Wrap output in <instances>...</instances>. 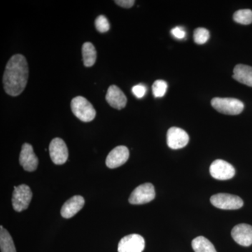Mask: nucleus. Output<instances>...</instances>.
Masks as SVG:
<instances>
[{
    "label": "nucleus",
    "mask_w": 252,
    "mask_h": 252,
    "mask_svg": "<svg viewBox=\"0 0 252 252\" xmlns=\"http://www.w3.org/2000/svg\"><path fill=\"white\" fill-rule=\"evenodd\" d=\"M189 136L183 129L177 127H172L167 133V143L172 149L184 148L188 144Z\"/></svg>",
    "instance_id": "10"
},
{
    "label": "nucleus",
    "mask_w": 252,
    "mask_h": 252,
    "mask_svg": "<svg viewBox=\"0 0 252 252\" xmlns=\"http://www.w3.org/2000/svg\"><path fill=\"white\" fill-rule=\"evenodd\" d=\"M235 22L242 25H250L252 23V11L250 9H240L233 15Z\"/></svg>",
    "instance_id": "20"
},
{
    "label": "nucleus",
    "mask_w": 252,
    "mask_h": 252,
    "mask_svg": "<svg viewBox=\"0 0 252 252\" xmlns=\"http://www.w3.org/2000/svg\"><path fill=\"white\" fill-rule=\"evenodd\" d=\"M19 162L23 169L28 172L34 171L37 168L39 160L31 144L25 143L22 146L20 154Z\"/></svg>",
    "instance_id": "11"
},
{
    "label": "nucleus",
    "mask_w": 252,
    "mask_h": 252,
    "mask_svg": "<svg viewBox=\"0 0 252 252\" xmlns=\"http://www.w3.org/2000/svg\"><path fill=\"white\" fill-rule=\"evenodd\" d=\"M32 193L28 186L21 185L14 187L12 196L13 208L15 211L21 212L28 209L31 203Z\"/></svg>",
    "instance_id": "5"
},
{
    "label": "nucleus",
    "mask_w": 252,
    "mask_h": 252,
    "mask_svg": "<svg viewBox=\"0 0 252 252\" xmlns=\"http://www.w3.org/2000/svg\"><path fill=\"white\" fill-rule=\"evenodd\" d=\"M167 84L166 81L157 80L152 86V91L155 97H162L166 94Z\"/></svg>",
    "instance_id": "22"
},
{
    "label": "nucleus",
    "mask_w": 252,
    "mask_h": 252,
    "mask_svg": "<svg viewBox=\"0 0 252 252\" xmlns=\"http://www.w3.org/2000/svg\"><path fill=\"white\" fill-rule=\"evenodd\" d=\"M156 196L155 189L151 183L139 186L132 192L129 203L132 205H142L152 201Z\"/></svg>",
    "instance_id": "6"
},
{
    "label": "nucleus",
    "mask_w": 252,
    "mask_h": 252,
    "mask_svg": "<svg viewBox=\"0 0 252 252\" xmlns=\"http://www.w3.org/2000/svg\"><path fill=\"white\" fill-rule=\"evenodd\" d=\"M192 248L195 252H217L213 244L203 236L197 237L192 241Z\"/></svg>",
    "instance_id": "18"
},
{
    "label": "nucleus",
    "mask_w": 252,
    "mask_h": 252,
    "mask_svg": "<svg viewBox=\"0 0 252 252\" xmlns=\"http://www.w3.org/2000/svg\"><path fill=\"white\" fill-rule=\"evenodd\" d=\"M233 79L241 84L252 87V67L239 64L233 69Z\"/></svg>",
    "instance_id": "16"
},
{
    "label": "nucleus",
    "mask_w": 252,
    "mask_h": 252,
    "mask_svg": "<svg viewBox=\"0 0 252 252\" xmlns=\"http://www.w3.org/2000/svg\"><path fill=\"white\" fill-rule=\"evenodd\" d=\"M85 204V200L81 195H75L69 199L61 209V214L63 218L70 219L80 211Z\"/></svg>",
    "instance_id": "15"
},
{
    "label": "nucleus",
    "mask_w": 252,
    "mask_h": 252,
    "mask_svg": "<svg viewBox=\"0 0 252 252\" xmlns=\"http://www.w3.org/2000/svg\"><path fill=\"white\" fill-rule=\"evenodd\" d=\"M129 150L125 146H119L112 149L106 159V165L114 169L122 166L129 158Z\"/></svg>",
    "instance_id": "12"
},
{
    "label": "nucleus",
    "mask_w": 252,
    "mask_h": 252,
    "mask_svg": "<svg viewBox=\"0 0 252 252\" xmlns=\"http://www.w3.org/2000/svg\"><path fill=\"white\" fill-rule=\"evenodd\" d=\"M145 248L143 237L138 234H131L124 237L118 245L119 252H142Z\"/></svg>",
    "instance_id": "8"
},
{
    "label": "nucleus",
    "mask_w": 252,
    "mask_h": 252,
    "mask_svg": "<svg viewBox=\"0 0 252 252\" xmlns=\"http://www.w3.org/2000/svg\"><path fill=\"white\" fill-rule=\"evenodd\" d=\"M94 24H95L96 29L101 33L107 32L110 29V24L108 20L103 15H100L96 18Z\"/></svg>",
    "instance_id": "23"
},
{
    "label": "nucleus",
    "mask_w": 252,
    "mask_h": 252,
    "mask_svg": "<svg viewBox=\"0 0 252 252\" xmlns=\"http://www.w3.org/2000/svg\"><path fill=\"white\" fill-rule=\"evenodd\" d=\"M49 153L51 160L56 165H63L67 160L68 149L65 142L57 137L51 141L49 145Z\"/></svg>",
    "instance_id": "9"
},
{
    "label": "nucleus",
    "mask_w": 252,
    "mask_h": 252,
    "mask_svg": "<svg viewBox=\"0 0 252 252\" xmlns=\"http://www.w3.org/2000/svg\"><path fill=\"white\" fill-rule=\"evenodd\" d=\"M29 68L27 60L21 54H16L6 64L3 76L5 92L11 96L22 94L27 85Z\"/></svg>",
    "instance_id": "1"
},
{
    "label": "nucleus",
    "mask_w": 252,
    "mask_h": 252,
    "mask_svg": "<svg viewBox=\"0 0 252 252\" xmlns=\"http://www.w3.org/2000/svg\"><path fill=\"white\" fill-rule=\"evenodd\" d=\"M135 2V1L134 0H117V1H115L116 4L123 8H126V9L132 7Z\"/></svg>",
    "instance_id": "26"
},
{
    "label": "nucleus",
    "mask_w": 252,
    "mask_h": 252,
    "mask_svg": "<svg viewBox=\"0 0 252 252\" xmlns=\"http://www.w3.org/2000/svg\"><path fill=\"white\" fill-rule=\"evenodd\" d=\"M210 202L214 206L221 210H238L243 206V200L237 195L229 193H218L212 195Z\"/></svg>",
    "instance_id": "4"
},
{
    "label": "nucleus",
    "mask_w": 252,
    "mask_h": 252,
    "mask_svg": "<svg viewBox=\"0 0 252 252\" xmlns=\"http://www.w3.org/2000/svg\"><path fill=\"white\" fill-rule=\"evenodd\" d=\"M106 100L113 108L121 110L127 104V97L124 92L118 86H110L106 94Z\"/></svg>",
    "instance_id": "14"
},
{
    "label": "nucleus",
    "mask_w": 252,
    "mask_h": 252,
    "mask_svg": "<svg viewBox=\"0 0 252 252\" xmlns=\"http://www.w3.org/2000/svg\"><path fill=\"white\" fill-rule=\"evenodd\" d=\"M0 248L1 252H16L11 235L1 225L0 227Z\"/></svg>",
    "instance_id": "19"
},
{
    "label": "nucleus",
    "mask_w": 252,
    "mask_h": 252,
    "mask_svg": "<svg viewBox=\"0 0 252 252\" xmlns=\"http://www.w3.org/2000/svg\"><path fill=\"white\" fill-rule=\"evenodd\" d=\"M211 104L217 112L228 115H238L245 107L242 101L230 97H215L212 99Z\"/></svg>",
    "instance_id": "3"
},
{
    "label": "nucleus",
    "mask_w": 252,
    "mask_h": 252,
    "mask_svg": "<svg viewBox=\"0 0 252 252\" xmlns=\"http://www.w3.org/2000/svg\"><path fill=\"white\" fill-rule=\"evenodd\" d=\"M71 108L74 116L83 122H92L96 116L94 106L87 99L81 96L72 99Z\"/></svg>",
    "instance_id": "2"
},
{
    "label": "nucleus",
    "mask_w": 252,
    "mask_h": 252,
    "mask_svg": "<svg viewBox=\"0 0 252 252\" xmlns=\"http://www.w3.org/2000/svg\"><path fill=\"white\" fill-rule=\"evenodd\" d=\"M209 38H210V32L205 28H197L194 31L193 39L196 44H205L208 41Z\"/></svg>",
    "instance_id": "21"
},
{
    "label": "nucleus",
    "mask_w": 252,
    "mask_h": 252,
    "mask_svg": "<svg viewBox=\"0 0 252 252\" xmlns=\"http://www.w3.org/2000/svg\"><path fill=\"white\" fill-rule=\"evenodd\" d=\"M210 175L218 180H228L235 175L234 167L229 162L220 159L215 160L210 167Z\"/></svg>",
    "instance_id": "7"
},
{
    "label": "nucleus",
    "mask_w": 252,
    "mask_h": 252,
    "mask_svg": "<svg viewBox=\"0 0 252 252\" xmlns=\"http://www.w3.org/2000/svg\"><path fill=\"white\" fill-rule=\"evenodd\" d=\"M232 238L238 245L249 247L252 245V226L246 223L235 225L231 231Z\"/></svg>",
    "instance_id": "13"
},
{
    "label": "nucleus",
    "mask_w": 252,
    "mask_h": 252,
    "mask_svg": "<svg viewBox=\"0 0 252 252\" xmlns=\"http://www.w3.org/2000/svg\"><path fill=\"white\" fill-rule=\"evenodd\" d=\"M132 92L137 98H142L147 93V88L142 84H138L132 87Z\"/></svg>",
    "instance_id": "24"
},
{
    "label": "nucleus",
    "mask_w": 252,
    "mask_h": 252,
    "mask_svg": "<svg viewBox=\"0 0 252 252\" xmlns=\"http://www.w3.org/2000/svg\"><path fill=\"white\" fill-rule=\"evenodd\" d=\"M171 34L178 39H182L186 36V32L182 27H175L171 31Z\"/></svg>",
    "instance_id": "25"
},
{
    "label": "nucleus",
    "mask_w": 252,
    "mask_h": 252,
    "mask_svg": "<svg viewBox=\"0 0 252 252\" xmlns=\"http://www.w3.org/2000/svg\"><path fill=\"white\" fill-rule=\"evenodd\" d=\"M82 55L86 67H90L94 65L97 59V51L92 43L85 42L83 44Z\"/></svg>",
    "instance_id": "17"
}]
</instances>
